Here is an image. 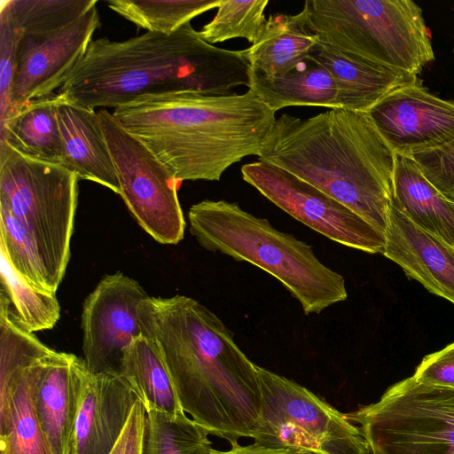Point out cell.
<instances>
[{"mask_svg":"<svg viewBox=\"0 0 454 454\" xmlns=\"http://www.w3.org/2000/svg\"><path fill=\"white\" fill-rule=\"evenodd\" d=\"M323 67L337 89L340 108L368 113L394 90L421 80L417 74L394 69L317 43L308 59Z\"/></svg>","mask_w":454,"mask_h":454,"instance_id":"18","label":"cell"},{"mask_svg":"<svg viewBox=\"0 0 454 454\" xmlns=\"http://www.w3.org/2000/svg\"><path fill=\"white\" fill-rule=\"evenodd\" d=\"M62 148V166L79 180L98 183L120 194L116 169L98 112L60 97L57 107Z\"/></svg>","mask_w":454,"mask_h":454,"instance_id":"19","label":"cell"},{"mask_svg":"<svg viewBox=\"0 0 454 454\" xmlns=\"http://www.w3.org/2000/svg\"><path fill=\"white\" fill-rule=\"evenodd\" d=\"M98 114L128 209L159 243H179L186 225L177 196L180 182L113 113L101 108Z\"/></svg>","mask_w":454,"mask_h":454,"instance_id":"10","label":"cell"},{"mask_svg":"<svg viewBox=\"0 0 454 454\" xmlns=\"http://www.w3.org/2000/svg\"><path fill=\"white\" fill-rule=\"evenodd\" d=\"M409 156L416 161L428 181L454 202V139Z\"/></svg>","mask_w":454,"mask_h":454,"instance_id":"33","label":"cell"},{"mask_svg":"<svg viewBox=\"0 0 454 454\" xmlns=\"http://www.w3.org/2000/svg\"><path fill=\"white\" fill-rule=\"evenodd\" d=\"M209 434L185 412L146 411L143 454H212Z\"/></svg>","mask_w":454,"mask_h":454,"instance_id":"26","label":"cell"},{"mask_svg":"<svg viewBox=\"0 0 454 454\" xmlns=\"http://www.w3.org/2000/svg\"><path fill=\"white\" fill-rule=\"evenodd\" d=\"M268 0H220L215 17L200 30L208 43L244 38L251 44L260 38L265 23Z\"/></svg>","mask_w":454,"mask_h":454,"instance_id":"30","label":"cell"},{"mask_svg":"<svg viewBox=\"0 0 454 454\" xmlns=\"http://www.w3.org/2000/svg\"><path fill=\"white\" fill-rule=\"evenodd\" d=\"M382 254L429 292L454 304V247L416 226L394 204Z\"/></svg>","mask_w":454,"mask_h":454,"instance_id":"16","label":"cell"},{"mask_svg":"<svg viewBox=\"0 0 454 454\" xmlns=\"http://www.w3.org/2000/svg\"><path fill=\"white\" fill-rule=\"evenodd\" d=\"M393 204L416 226L454 247V202L425 176L409 155L395 153Z\"/></svg>","mask_w":454,"mask_h":454,"instance_id":"21","label":"cell"},{"mask_svg":"<svg viewBox=\"0 0 454 454\" xmlns=\"http://www.w3.org/2000/svg\"><path fill=\"white\" fill-rule=\"evenodd\" d=\"M368 114L395 153L411 155L454 139V101L433 95L422 81L394 90Z\"/></svg>","mask_w":454,"mask_h":454,"instance_id":"14","label":"cell"},{"mask_svg":"<svg viewBox=\"0 0 454 454\" xmlns=\"http://www.w3.org/2000/svg\"><path fill=\"white\" fill-rule=\"evenodd\" d=\"M120 375L145 411L170 415L184 412L168 369L148 338L140 336L126 348Z\"/></svg>","mask_w":454,"mask_h":454,"instance_id":"25","label":"cell"},{"mask_svg":"<svg viewBox=\"0 0 454 454\" xmlns=\"http://www.w3.org/2000/svg\"><path fill=\"white\" fill-rule=\"evenodd\" d=\"M149 295L121 272L106 275L82 305L84 363L93 373L121 374L126 348L143 336L138 307Z\"/></svg>","mask_w":454,"mask_h":454,"instance_id":"12","label":"cell"},{"mask_svg":"<svg viewBox=\"0 0 454 454\" xmlns=\"http://www.w3.org/2000/svg\"><path fill=\"white\" fill-rule=\"evenodd\" d=\"M138 315L143 336L163 360L184 411L231 446L251 438L261 407L256 364L225 324L198 301L180 294L149 296Z\"/></svg>","mask_w":454,"mask_h":454,"instance_id":"1","label":"cell"},{"mask_svg":"<svg viewBox=\"0 0 454 454\" xmlns=\"http://www.w3.org/2000/svg\"><path fill=\"white\" fill-rule=\"evenodd\" d=\"M20 36L21 33L13 20L6 1H3L0 12V126L12 114V96Z\"/></svg>","mask_w":454,"mask_h":454,"instance_id":"32","label":"cell"},{"mask_svg":"<svg viewBox=\"0 0 454 454\" xmlns=\"http://www.w3.org/2000/svg\"><path fill=\"white\" fill-rule=\"evenodd\" d=\"M241 175L278 207L325 238L365 253H383L384 233L290 172L257 160L243 165Z\"/></svg>","mask_w":454,"mask_h":454,"instance_id":"11","label":"cell"},{"mask_svg":"<svg viewBox=\"0 0 454 454\" xmlns=\"http://www.w3.org/2000/svg\"><path fill=\"white\" fill-rule=\"evenodd\" d=\"M190 232L205 249L247 262L280 281L305 315L348 297L344 278L323 264L307 243L274 228L236 202L205 200L188 212Z\"/></svg>","mask_w":454,"mask_h":454,"instance_id":"5","label":"cell"},{"mask_svg":"<svg viewBox=\"0 0 454 454\" xmlns=\"http://www.w3.org/2000/svg\"><path fill=\"white\" fill-rule=\"evenodd\" d=\"M252 72L245 50L208 43L189 22L169 35L92 40L57 93L83 107L115 109L143 96L231 94L249 88Z\"/></svg>","mask_w":454,"mask_h":454,"instance_id":"2","label":"cell"},{"mask_svg":"<svg viewBox=\"0 0 454 454\" xmlns=\"http://www.w3.org/2000/svg\"><path fill=\"white\" fill-rule=\"evenodd\" d=\"M317 43L301 11L293 15L271 14L260 38L245 51L254 71L278 77L306 61Z\"/></svg>","mask_w":454,"mask_h":454,"instance_id":"22","label":"cell"},{"mask_svg":"<svg viewBox=\"0 0 454 454\" xmlns=\"http://www.w3.org/2000/svg\"><path fill=\"white\" fill-rule=\"evenodd\" d=\"M81 391L68 454H110L138 399L116 373H93L78 363Z\"/></svg>","mask_w":454,"mask_h":454,"instance_id":"15","label":"cell"},{"mask_svg":"<svg viewBox=\"0 0 454 454\" xmlns=\"http://www.w3.org/2000/svg\"><path fill=\"white\" fill-rule=\"evenodd\" d=\"M212 454H301L286 450L271 449L259 446L255 443L241 445L239 443L231 446L229 450H213Z\"/></svg>","mask_w":454,"mask_h":454,"instance_id":"36","label":"cell"},{"mask_svg":"<svg viewBox=\"0 0 454 454\" xmlns=\"http://www.w3.org/2000/svg\"><path fill=\"white\" fill-rule=\"evenodd\" d=\"M275 114L250 90L143 96L113 112L180 183L219 181L243 158L259 156Z\"/></svg>","mask_w":454,"mask_h":454,"instance_id":"3","label":"cell"},{"mask_svg":"<svg viewBox=\"0 0 454 454\" xmlns=\"http://www.w3.org/2000/svg\"><path fill=\"white\" fill-rule=\"evenodd\" d=\"M0 249L13 269L32 286L56 294L49 270L21 222L0 206Z\"/></svg>","mask_w":454,"mask_h":454,"instance_id":"29","label":"cell"},{"mask_svg":"<svg viewBox=\"0 0 454 454\" xmlns=\"http://www.w3.org/2000/svg\"><path fill=\"white\" fill-rule=\"evenodd\" d=\"M220 0H107L108 7L148 32L169 35L214 8Z\"/></svg>","mask_w":454,"mask_h":454,"instance_id":"27","label":"cell"},{"mask_svg":"<svg viewBox=\"0 0 454 454\" xmlns=\"http://www.w3.org/2000/svg\"><path fill=\"white\" fill-rule=\"evenodd\" d=\"M79 358L52 350L40 364L34 387L36 414L52 454H68L78 409Z\"/></svg>","mask_w":454,"mask_h":454,"instance_id":"17","label":"cell"},{"mask_svg":"<svg viewBox=\"0 0 454 454\" xmlns=\"http://www.w3.org/2000/svg\"><path fill=\"white\" fill-rule=\"evenodd\" d=\"M145 418V408L137 399L122 434L110 454H143Z\"/></svg>","mask_w":454,"mask_h":454,"instance_id":"35","label":"cell"},{"mask_svg":"<svg viewBox=\"0 0 454 454\" xmlns=\"http://www.w3.org/2000/svg\"><path fill=\"white\" fill-rule=\"evenodd\" d=\"M346 416L371 454H454V388L411 376Z\"/></svg>","mask_w":454,"mask_h":454,"instance_id":"9","label":"cell"},{"mask_svg":"<svg viewBox=\"0 0 454 454\" xmlns=\"http://www.w3.org/2000/svg\"><path fill=\"white\" fill-rule=\"evenodd\" d=\"M258 158L315 186L385 234L395 153L368 113L335 108L305 119L284 114Z\"/></svg>","mask_w":454,"mask_h":454,"instance_id":"4","label":"cell"},{"mask_svg":"<svg viewBox=\"0 0 454 454\" xmlns=\"http://www.w3.org/2000/svg\"><path fill=\"white\" fill-rule=\"evenodd\" d=\"M412 377L424 384L454 388V342L426 356Z\"/></svg>","mask_w":454,"mask_h":454,"instance_id":"34","label":"cell"},{"mask_svg":"<svg viewBox=\"0 0 454 454\" xmlns=\"http://www.w3.org/2000/svg\"><path fill=\"white\" fill-rule=\"evenodd\" d=\"M2 288L13 305L18 322L31 333L49 330L59 319L60 306L56 294L32 286L10 263L0 249Z\"/></svg>","mask_w":454,"mask_h":454,"instance_id":"28","label":"cell"},{"mask_svg":"<svg viewBox=\"0 0 454 454\" xmlns=\"http://www.w3.org/2000/svg\"><path fill=\"white\" fill-rule=\"evenodd\" d=\"M99 25L95 5L58 30L21 35L9 119L24 104L52 94L61 87L87 51Z\"/></svg>","mask_w":454,"mask_h":454,"instance_id":"13","label":"cell"},{"mask_svg":"<svg viewBox=\"0 0 454 454\" xmlns=\"http://www.w3.org/2000/svg\"><path fill=\"white\" fill-rule=\"evenodd\" d=\"M301 12L318 42L340 51L417 75L434 59L411 0H308Z\"/></svg>","mask_w":454,"mask_h":454,"instance_id":"6","label":"cell"},{"mask_svg":"<svg viewBox=\"0 0 454 454\" xmlns=\"http://www.w3.org/2000/svg\"><path fill=\"white\" fill-rule=\"evenodd\" d=\"M261 407L254 443L301 454H371L346 413L305 387L256 364Z\"/></svg>","mask_w":454,"mask_h":454,"instance_id":"8","label":"cell"},{"mask_svg":"<svg viewBox=\"0 0 454 454\" xmlns=\"http://www.w3.org/2000/svg\"><path fill=\"white\" fill-rule=\"evenodd\" d=\"M96 0H7L13 20L21 35H40L62 28L74 22Z\"/></svg>","mask_w":454,"mask_h":454,"instance_id":"31","label":"cell"},{"mask_svg":"<svg viewBox=\"0 0 454 454\" xmlns=\"http://www.w3.org/2000/svg\"><path fill=\"white\" fill-rule=\"evenodd\" d=\"M79 178L65 167L0 144V206L17 217L59 288L70 258Z\"/></svg>","mask_w":454,"mask_h":454,"instance_id":"7","label":"cell"},{"mask_svg":"<svg viewBox=\"0 0 454 454\" xmlns=\"http://www.w3.org/2000/svg\"><path fill=\"white\" fill-rule=\"evenodd\" d=\"M248 90L275 113L288 106L340 108L333 79L323 67L309 59L278 77H266L253 70Z\"/></svg>","mask_w":454,"mask_h":454,"instance_id":"24","label":"cell"},{"mask_svg":"<svg viewBox=\"0 0 454 454\" xmlns=\"http://www.w3.org/2000/svg\"><path fill=\"white\" fill-rule=\"evenodd\" d=\"M43 357L0 380L1 454H52L34 400L35 383Z\"/></svg>","mask_w":454,"mask_h":454,"instance_id":"20","label":"cell"},{"mask_svg":"<svg viewBox=\"0 0 454 454\" xmlns=\"http://www.w3.org/2000/svg\"><path fill=\"white\" fill-rule=\"evenodd\" d=\"M60 96L54 92L19 107L0 127V144L38 160L63 163V148L57 116Z\"/></svg>","mask_w":454,"mask_h":454,"instance_id":"23","label":"cell"}]
</instances>
